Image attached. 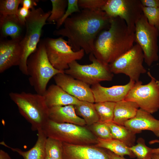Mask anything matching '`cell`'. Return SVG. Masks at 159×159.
Here are the masks:
<instances>
[{
  "label": "cell",
  "mask_w": 159,
  "mask_h": 159,
  "mask_svg": "<svg viewBox=\"0 0 159 159\" xmlns=\"http://www.w3.org/2000/svg\"><path fill=\"white\" fill-rule=\"evenodd\" d=\"M111 18L102 10L82 9L68 18L63 27L55 30L53 34L67 37L74 51L82 49L90 54L97 35L110 27Z\"/></svg>",
  "instance_id": "1"
},
{
  "label": "cell",
  "mask_w": 159,
  "mask_h": 159,
  "mask_svg": "<svg viewBox=\"0 0 159 159\" xmlns=\"http://www.w3.org/2000/svg\"><path fill=\"white\" fill-rule=\"evenodd\" d=\"M135 32L122 19L112 17L110 27L96 37L92 53L97 59L108 65L132 47Z\"/></svg>",
  "instance_id": "2"
},
{
  "label": "cell",
  "mask_w": 159,
  "mask_h": 159,
  "mask_svg": "<svg viewBox=\"0 0 159 159\" xmlns=\"http://www.w3.org/2000/svg\"><path fill=\"white\" fill-rule=\"evenodd\" d=\"M9 96L20 114L30 124L32 130L42 129L49 120V108L42 95L22 92H11Z\"/></svg>",
  "instance_id": "3"
},
{
  "label": "cell",
  "mask_w": 159,
  "mask_h": 159,
  "mask_svg": "<svg viewBox=\"0 0 159 159\" xmlns=\"http://www.w3.org/2000/svg\"><path fill=\"white\" fill-rule=\"evenodd\" d=\"M26 67L30 85L37 93L42 95L50 80L58 74L64 72L54 68L50 62L43 40L40 41L35 51L28 57Z\"/></svg>",
  "instance_id": "4"
},
{
  "label": "cell",
  "mask_w": 159,
  "mask_h": 159,
  "mask_svg": "<svg viewBox=\"0 0 159 159\" xmlns=\"http://www.w3.org/2000/svg\"><path fill=\"white\" fill-rule=\"evenodd\" d=\"M51 11H44L40 8L31 10L25 22L24 36L20 41L22 54L19 67L24 75H28L26 62L29 56L36 49L40 40L43 27L49 24L46 22Z\"/></svg>",
  "instance_id": "5"
},
{
  "label": "cell",
  "mask_w": 159,
  "mask_h": 159,
  "mask_svg": "<svg viewBox=\"0 0 159 159\" xmlns=\"http://www.w3.org/2000/svg\"><path fill=\"white\" fill-rule=\"evenodd\" d=\"M47 137L76 145H95L97 138L90 130L74 124L57 123L49 120L42 129Z\"/></svg>",
  "instance_id": "6"
},
{
  "label": "cell",
  "mask_w": 159,
  "mask_h": 159,
  "mask_svg": "<svg viewBox=\"0 0 159 159\" xmlns=\"http://www.w3.org/2000/svg\"><path fill=\"white\" fill-rule=\"evenodd\" d=\"M89 58L92 62L90 64H81L74 61L69 64V68L64 72L89 85L112 80L113 74L108 65L97 59L92 53Z\"/></svg>",
  "instance_id": "7"
},
{
  "label": "cell",
  "mask_w": 159,
  "mask_h": 159,
  "mask_svg": "<svg viewBox=\"0 0 159 159\" xmlns=\"http://www.w3.org/2000/svg\"><path fill=\"white\" fill-rule=\"evenodd\" d=\"M47 55L50 62L56 69L62 71L69 68L72 62L81 59L85 52L82 49L74 51L62 37H47L43 40Z\"/></svg>",
  "instance_id": "8"
},
{
  "label": "cell",
  "mask_w": 159,
  "mask_h": 159,
  "mask_svg": "<svg viewBox=\"0 0 159 159\" xmlns=\"http://www.w3.org/2000/svg\"><path fill=\"white\" fill-rule=\"evenodd\" d=\"M159 31L150 25L143 14L135 24V42L143 51L144 61L149 66L158 61Z\"/></svg>",
  "instance_id": "9"
},
{
  "label": "cell",
  "mask_w": 159,
  "mask_h": 159,
  "mask_svg": "<svg viewBox=\"0 0 159 159\" xmlns=\"http://www.w3.org/2000/svg\"><path fill=\"white\" fill-rule=\"evenodd\" d=\"M144 61L143 51L136 43L130 50L108 64L113 74H123L135 83L139 81L140 75L146 72L143 65Z\"/></svg>",
  "instance_id": "10"
},
{
  "label": "cell",
  "mask_w": 159,
  "mask_h": 159,
  "mask_svg": "<svg viewBox=\"0 0 159 159\" xmlns=\"http://www.w3.org/2000/svg\"><path fill=\"white\" fill-rule=\"evenodd\" d=\"M148 73L150 82L145 85L140 81L135 83L124 100L135 102L140 108L152 114L159 109V88L157 80L149 72Z\"/></svg>",
  "instance_id": "11"
},
{
  "label": "cell",
  "mask_w": 159,
  "mask_h": 159,
  "mask_svg": "<svg viewBox=\"0 0 159 159\" xmlns=\"http://www.w3.org/2000/svg\"><path fill=\"white\" fill-rule=\"evenodd\" d=\"M140 0H107L102 10L110 17H119L128 27L135 32V24L143 14Z\"/></svg>",
  "instance_id": "12"
},
{
  "label": "cell",
  "mask_w": 159,
  "mask_h": 159,
  "mask_svg": "<svg viewBox=\"0 0 159 159\" xmlns=\"http://www.w3.org/2000/svg\"><path fill=\"white\" fill-rule=\"evenodd\" d=\"M54 78L56 84L72 96L80 101L95 102L90 85L64 72L58 74Z\"/></svg>",
  "instance_id": "13"
},
{
  "label": "cell",
  "mask_w": 159,
  "mask_h": 159,
  "mask_svg": "<svg viewBox=\"0 0 159 159\" xmlns=\"http://www.w3.org/2000/svg\"><path fill=\"white\" fill-rule=\"evenodd\" d=\"M21 41L0 39V73L13 66H19L22 54Z\"/></svg>",
  "instance_id": "14"
},
{
  "label": "cell",
  "mask_w": 159,
  "mask_h": 159,
  "mask_svg": "<svg viewBox=\"0 0 159 159\" xmlns=\"http://www.w3.org/2000/svg\"><path fill=\"white\" fill-rule=\"evenodd\" d=\"M135 82L130 80L124 85L105 87L98 83L91 86L95 102H116L124 100Z\"/></svg>",
  "instance_id": "15"
},
{
  "label": "cell",
  "mask_w": 159,
  "mask_h": 159,
  "mask_svg": "<svg viewBox=\"0 0 159 159\" xmlns=\"http://www.w3.org/2000/svg\"><path fill=\"white\" fill-rule=\"evenodd\" d=\"M62 144V159H110L107 151L95 145Z\"/></svg>",
  "instance_id": "16"
},
{
  "label": "cell",
  "mask_w": 159,
  "mask_h": 159,
  "mask_svg": "<svg viewBox=\"0 0 159 159\" xmlns=\"http://www.w3.org/2000/svg\"><path fill=\"white\" fill-rule=\"evenodd\" d=\"M124 126L135 134L143 130H148L159 137V120L140 108L138 110L134 117L125 122Z\"/></svg>",
  "instance_id": "17"
},
{
  "label": "cell",
  "mask_w": 159,
  "mask_h": 159,
  "mask_svg": "<svg viewBox=\"0 0 159 159\" xmlns=\"http://www.w3.org/2000/svg\"><path fill=\"white\" fill-rule=\"evenodd\" d=\"M42 95L49 108L56 106L74 105L79 104L81 101L56 84L50 85Z\"/></svg>",
  "instance_id": "18"
},
{
  "label": "cell",
  "mask_w": 159,
  "mask_h": 159,
  "mask_svg": "<svg viewBox=\"0 0 159 159\" xmlns=\"http://www.w3.org/2000/svg\"><path fill=\"white\" fill-rule=\"evenodd\" d=\"M25 25L16 15H0L1 39L10 37L11 39L21 40L25 34Z\"/></svg>",
  "instance_id": "19"
},
{
  "label": "cell",
  "mask_w": 159,
  "mask_h": 159,
  "mask_svg": "<svg viewBox=\"0 0 159 159\" xmlns=\"http://www.w3.org/2000/svg\"><path fill=\"white\" fill-rule=\"evenodd\" d=\"M49 119L57 123H68L84 126V120L76 113L74 105L54 107L49 108Z\"/></svg>",
  "instance_id": "20"
},
{
  "label": "cell",
  "mask_w": 159,
  "mask_h": 159,
  "mask_svg": "<svg viewBox=\"0 0 159 159\" xmlns=\"http://www.w3.org/2000/svg\"><path fill=\"white\" fill-rule=\"evenodd\" d=\"M38 138L34 145L30 150L24 151L18 148H14L7 145L4 141L0 144L16 152L24 159H45L46 157L45 145L47 136L42 129L38 131Z\"/></svg>",
  "instance_id": "21"
},
{
  "label": "cell",
  "mask_w": 159,
  "mask_h": 159,
  "mask_svg": "<svg viewBox=\"0 0 159 159\" xmlns=\"http://www.w3.org/2000/svg\"><path fill=\"white\" fill-rule=\"evenodd\" d=\"M139 108L135 102L124 100L116 102L112 122L124 126L126 121L135 117Z\"/></svg>",
  "instance_id": "22"
},
{
  "label": "cell",
  "mask_w": 159,
  "mask_h": 159,
  "mask_svg": "<svg viewBox=\"0 0 159 159\" xmlns=\"http://www.w3.org/2000/svg\"><path fill=\"white\" fill-rule=\"evenodd\" d=\"M95 146L107 149L115 154L121 157L128 155L131 158L135 156L129 147L123 142L113 138L103 140L97 138Z\"/></svg>",
  "instance_id": "23"
},
{
  "label": "cell",
  "mask_w": 159,
  "mask_h": 159,
  "mask_svg": "<svg viewBox=\"0 0 159 159\" xmlns=\"http://www.w3.org/2000/svg\"><path fill=\"white\" fill-rule=\"evenodd\" d=\"M74 107L76 114L84 120L86 125L90 126L100 121L94 103L81 101Z\"/></svg>",
  "instance_id": "24"
},
{
  "label": "cell",
  "mask_w": 159,
  "mask_h": 159,
  "mask_svg": "<svg viewBox=\"0 0 159 159\" xmlns=\"http://www.w3.org/2000/svg\"><path fill=\"white\" fill-rule=\"evenodd\" d=\"M106 123L110 129L112 138L123 142L129 147L135 145L136 134L125 126L117 125L112 121Z\"/></svg>",
  "instance_id": "25"
},
{
  "label": "cell",
  "mask_w": 159,
  "mask_h": 159,
  "mask_svg": "<svg viewBox=\"0 0 159 159\" xmlns=\"http://www.w3.org/2000/svg\"><path fill=\"white\" fill-rule=\"evenodd\" d=\"M116 102H104L94 104L100 117V121L104 122L113 121Z\"/></svg>",
  "instance_id": "26"
},
{
  "label": "cell",
  "mask_w": 159,
  "mask_h": 159,
  "mask_svg": "<svg viewBox=\"0 0 159 159\" xmlns=\"http://www.w3.org/2000/svg\"><path fill=\"white\" fill-rule=\"evenodd\" d=\"M46 155L54 159H62V142L57 139L47 137L45 145Z\"/></svg>",
  "instance_id": "27"
},
{
  "label": "cell",
  "mask_w": 159,
  "mask_h": 159,
  "mask_svg": "<svg viewBox=\"0 0 159 159\" xmlns=\"http://www.w3.org/2000/svg\"><path fill=\"white\" fill-rule=\"evenodd\" d=\"M52 9L47 19L49 23L57 22L63 16L68 5V0H51Z\"/></svg>",
  "instance_id": "28"
},
{
  "label": "cell",
  "mask_w": 159,
  "mask_h": 159,
  "mask_svg": "<svg viewBox=\"0 0 159 159\" xmlns=\"http://www.w3.org/2000/svg\"><path fill=\"white\" fill-rule=\"evenodd\" d=\"M137 143L136 145L129 147L137 159H152L153 148L146 145L144 140L140 138L137 140Z\"/></svg>",
  "instance_id": "29"
},
{
  "label": "cell",
  "mask_w": 159,
  "mask_h": 159,
  "mask_svg": "<svg viewBox=\"0 0 159 159\" xmlns=\"http://www.w3.org/2000/svg\"><path fill=\"white\" fill-rule=\"evenodd\" d=\"M90 126L91 131L97 138L103 140L112 138L110 129L106 122L99 121Z\"/></svg>",
  "instance_id": "30"
},
{
  "label": "cell",
  "mask_w": 159,
  "mask_h": 159,
  "mask_svg": "<svg viewBox=\"0 0 159 159\" xmlns=\"http://www.w3.org/2000/svg\"><path fill=\"white\" fill-rule=\"evenodd\" d=\"M21 0H0V15H16Z\"/></svg>",
  "instance_id": "31"
},
{
  "label": "cell",
  "mask_w": 159,
  "mask_h": 159,
  "mask_svg": "<svg viewBox=\"0 0 159 159\" xmlns=\"http://www.w3.org/2000/svg\"><path fill=\"white\" fill-rule=\"evenodd\" d=\"M78 4V0H68L67 7L63 17L56 22V29H58L65 21L72 14L80 12Z\"/></svg>",
  "instance_id": "32"
},
{
  "label": "cell",
  "mask_w": 159,
  "mask_h": 159,
  "mask_svg": "<svg viewBox=\"0 0 159 159\" xmlns=\"http://www.w3.org/2000/svg\"><path fill=\"white\" fill-rule=\"evenodd\" d=\"M143 12L149 24L159 31V9L143 6Z\"/></svg>",
  "instance_id": "33"
},
{
  "label": "cell",
  "mask_w": 159,
  "mask_h": 159,
  "mask_svg": "<svg viewBox=\"0 0 159 159\" xmlns=\"http://www.w3.org/2000/svg\"><path fill=\"white\" fill-rule=\"evenodd\" d=\"M106 1L107 0H78V4L81 10H102Z\"/></svg>",
  "instance_id": "34"
},
{
  "label": "cell",
  "mask_w": 159,
  "mask_h": 159,
  "mask_svg": "<svg viewBox=\"0 0 159 159\" xmlns=\"http://www.w3.org/2000/svg\"><path fill=\"white\" fill-rule=\"evenodd\" d=\"M30 11L22 6L19 8L16 15L20 21L24 25H25L26 19L29 15Z\"/></svg>",
  "instance_id": "35"
},
{
  "label": "cell",
  "mask_w": 159,
  "mask_h": 159,
  "mask_svg": "<svg viewBox=\"0 0 159 159\" xmlns=\"http://www.w3.org/2000/svg\"><path fill=\"white\" fill-rule=\"evenodd\" d=\"M39 1L36 0H21V4L22 7L31 10L35 8Z\"/></svg>",
  "instance_id": "36"
},
{
  "label": "cell",
  "mask_w": 159,
  "mask_h": 159,
  "mask_svg": "<svg viewBox=\"0 0 159 159\" xmlns=\"http://www.w3.org/2000/svg\"><path fill=\"white\" fill-rule=\"evenodd\" d=\"M143 6L159 9V0H140Z\"/></svg>",
  "instance_id": "37"
},
{
  "label": "cell",
  "mask_w": 159,
  "mask_h": 159,
  "mask_svg": "<svg viewBox=\"0 0 159 159\" xmlns=\"http://www.w3.org/2000/svg\"><path fill=\"white\" fill-rule=\"evenodd\" d=\"M107 153L110 159H127L124 157H121L117 155L112 152L107 150Z\"/></svg>",
  "instance_id": "38"
},
{
  "label": "cell",
  "mask_w": 159,
  "mask_h": 159,
  "mask_svg": "<svg viewBox=\"0 0 159 159\" xmlns=\"http://www.w3.org/2000/svg\"><path fill=\"white\" fill-rule=\"evenodd\" d=\"M0 159H11L9 154L2 150H0Z\"/></svg>",
  "instance_id": "39"
},
{
  "label": "cell",
  "mask_w": 159,
  "mask_h": 159,
  "mask_svg": "<svg viewBox=\"0 0 159 159\" xmlns=\"http://www.w3.org/2000/svg\"><path fill=\"white\" fill-rule=\"evenodd\" d=\"M153 142L159 143V140H155L154 141H153ZM152 152L153 154L159 153V148H153Z\"/></svg>",
  "instance_id": "40"
},
{
  "label": "cell",
  "mask_w": 159,
  "mask_h": 159,
  "mask_svg": "<svg viewBox=\"0 0 159 159\" xmlns=\"http://www.w3.org/2000/svg\"><path fill=\"white\" fill-rule=\"evenodd\" d=\"M152 159H159V153L153 154Z\"/></svg>",
  "instance_id": "41"
},
{
  "label": "cell",
  "mask_w": 159,
  "mask_h": 159,
  "mask_svg": "<svg viewBox=\"0 0 159 159\" xmlns=\"http://www.w3.org/2000/svg\"><path fill=\"white\" fill-rule=\"evenodd\" d=\"M45 159H54L50 157L46 156Z\"/></svg>",
  "instance_id": "42"
},
{
  "label": "cell",
  "mask_w": 159,
  "mask_h": 159,
  "mask_svg": "<svg viewBox=\"0 0 159 159\" xmlns=\"http://www.w3.org/2000/svg\"><path fill=\"white\" fill-rule=\"evenodd\" d=\"M156 82L158 87L159 88V81H156Z\"/></svg>",
  "instance_id": "43"
}]
</instances>
